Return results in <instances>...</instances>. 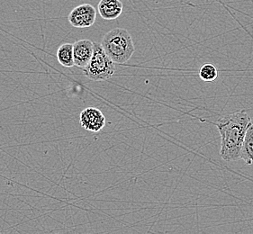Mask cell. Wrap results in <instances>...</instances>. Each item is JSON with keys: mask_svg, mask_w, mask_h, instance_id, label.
<instances>
[{"mask_svg": "<svg viewBox=\"0 0 253 234\" xmlns=\"http://www.w3.org/2000/svg\"><path fill=\"white\" fill-rule=\"evenodd\" d=\"M252 120L245 111H237L221 117L216 127L221 135L220 156L223 160L234 162L241 159L243 140Z\"/></svg>", "mask_w": 253, "mask_h": 234, "instance_id": "6da1fadb", "label": "cell"}, {"mask_svg": "<svg viewBox=\"0 0 253 234\" xmlns=\"http://www.w3.org/2000/svg\"><path fill=\"white\" fill-rule=\"evenodd\" d=\"M100 44L112 61L118 64L127 62L135 51L132 36L123 28L109 31L103 37Z\"/></svg>", "mask_w": 253, "mask_h": 234, "instance_id": "7a4b0ae2", "label": "cell"}, {"mask_svg": "<svg viewBox=\"0 0 253 234\" xmlns=\"http://www.w3.org/2000/svg\"><path fill=\"white\" fill-rule=\"evenodd\" d=\"M81 70L88 79L93 81H105L114 76L116 72V63L104 51L100 43L94 42L91 60Z\"/></svg>", "mask_w": 253, "mask_h": 234, "instance_id": "3957f363", "label": "cell"}, {"mask_svg": "<svg viewBox=\"0 0 253 234\" xmlns=\"http://www.w3.org/2000/svg\"><path fill=\"white\" fill-rule=\"evenodd\" d=\"M96 8L90 4H82L72 9L68 16L71 26L76 28H87L95 24Z\"/></svg>", "mask_w": 253, "mask_h": 234, "instance_id": "277c9868", "label": "cell"}, {"mask_svg": "<svg viewBox=\"0 0 253 234\" xmlns=\"http://www.w3.org/2000/svg\"><path fill=\"white\" fill-rule=\"evenodd\" d=\"M80 122L81 127L86 131L98 132L106 124V117L100 109L96 107H86L81 113Z\"/></svg>", "mask_w": 253, "mask_h": 234, "instance_id": "5b68a950", "label": "cell"}, {"mask_svg": "<svg viewBox=\"0 0 253 234\" xmlns=\"http://www.w3.org/2000/svg\"><path fill=\"white\" fill-rule=\"evenodd\" d=\"M94 51V42L88 40H79L73 43V59L74 66L83 69L91 60Z\"/></svg>", "mask_w": 253, "mask_h": 234, "instance_id": "8992f818", "label": "cell"}, {"mask_svg": "<svg viewBox=\"0 0 253 234\" xmlns=\"http://www.w3.org/2000/svg\"><path fill=\"white\" fill-rule=\"evenodd\" d=\"M124 5L120 0H100L97 10L105 20H115L123 13Z\"/></svg>", "mask_w": 253, "mask_h": 234, "instance_id": "52a82bcc", "label": "cell"}, {"mask_svg": "<svg viewBox=\"0 0 253 234\" xmlns=\"http://www.w3.org/2000/svg\"><path fill=\"white\" fill-rule=\"evenodd\" d=\"M241 159H243L245 164H253V122L249 124L248 129L245 133L243 140V147L241 152Z\"/></svg>", "mask_w": 253, "mask_h": 234, "instance_id": "ba28073f", "label": "cell"}, {"mask_svg": "<svg viewBox=\"0 0 253 234\" xmlns=\"http://www.w3.org/2000/svg\"><path fill=\"white\" fill-rule=\"evenodd\" d=\"M57 60L61 66L71 68L74 66L73 59V44L63 43L57 51Z\"/></svg>", "mask_w": 253, "mask_h": 234, "instance_id": "9c48e42d", "label": "cell"}, {"mask_svg": "<svg viewBox=\"0 0 253 234\" xmlns=\"http://www.w3.org/2000/svg\"><path fill=\"white\" fill-rule=\"evenodd\" d=\"M199 78L205 82H213L218 78V70L216 67L207 63L199 70Z\"/></svg>", "mask_w": 253, "mask_h": 234, "instance_id": "30bf717a", "label": "cell"}]
</instances>
